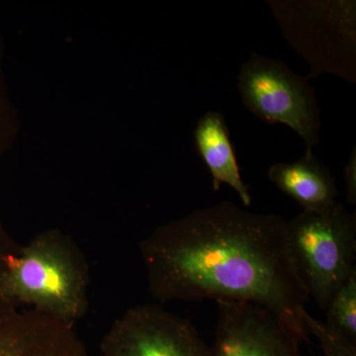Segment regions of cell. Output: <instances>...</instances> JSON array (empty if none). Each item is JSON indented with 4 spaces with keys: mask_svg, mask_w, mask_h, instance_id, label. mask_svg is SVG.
Listing matches in <instances>:
<instances>
[{
    "mask_svg": "<svg viewBox=\"0 0 356 356\" xmlns=\"http://www.w3.org/2000/svg\"><path fill=\"white\" fill-rule=\"evenodd\" d=\"M194 142L199 156L209 170L213 189L218 191L222 184L229 185L243 205L248 207L252 204V195L243 181L228 126L222 115L216 111L204 114L196 124Z\"/></svg>",
    "mask_w": 356,
    "mask_h": 356,
    "instance_id": "cell-9",
    "label": "cell"
},
{
    "mask_svg": "<svg viewBox=\"0 0 356 356\" xmlns=\"http://www.w3.org/2000/svg\"><path fill=\"white\" fill-rule=\"evenodd\" d=\"M147 285L161 302H245L282 318L302 341L309 296L290 250L287 221L229 201L159 227L140 245Z\"/></svg>",
    "mask_w": 356,
    "mask_h": 356,
    "instance_id": "cell-1",
    "label": "cell"
},
{
    "mask_svg": "<svg viewBox=\"0 0 356 356\" xmlns=\"http://www.w3.org/2000/svg\"><path fill=\"white\" fill-rule=\"evenodd\" d=\"M268 179L280 191L294 199L304 211L325 209L337 203L336 178L313 152L293 163H280L268 170Z\"/></svg>",
    "mask_w": 356,
    "mask_h": 356,
    "instance_id": "cell-8",
    "label": "cell"
},
{
    "mask_svg": "<svg viewBox=\"0 0 356 356\" xmlns=\"http://www.w3.org/2000/svg\"><path fill=\"white\" fill-rule=\"evenodd\" d=\"M324 311L325 327L356 343V270L332 295Z\"/></svg>",
    "mask_w": 356,
    "mask_h": 356,
    "instance_id": "cell-10",
    "label": "cell"
},
{
    "mask_svg": "<svg viewBox=\"0 0 356 356\" xmlns=\"http://www.w3.org/2000/svg\"><path fill=\"white\" fill-rule=\"evenodd\" d=\"M209 356H303L302 339L282 318L245 302H217Z\"/></svg>",
    "mask_w": 356,
    "mask_h": 356,
    "instance_id": "cell-6",
    "label": "cell"
},
{
    "mask_svg": "<svg viewBox=\"0 0 356 356\" xmlns=\"http://www.w3.org/2000/svg\"><path fill=\"white\" fill-rule=\"evenodd\" d=\"M290 250L309 298L324 311L356 270V215L341 202L287 221Z\"/></svg>",
    "mask_w": 356,
    "mask_h": 356,
    "instance_id": "cell-3",
    "label": "cell"
},
{
    "mask_svg": "<svg viewBox=\"0 0 356 356\" xmlns=\"http://www.w3.org/2000/svg\"><path fill=\"white\" fill-rule=\"evenodd\" d=\"M344 181H346V200L351 205L356 203V154L355 147L351 152L348 163L344 168Z\"/></svg>",
    "mask_w": 356,
    "mask_h": 356,
    "instance_id": "cell-12",
    "label": "cell"
},
{
    "mask_svg": "<svg viewBox=\"0 0 356 356\" xmlns=\"http://www.w3.org/2000/svg\"><path fill=\"white\" fill-rule=\"evenodd\" d=\"M89 268L76 243L58 231L37 236L0 262V297L74 325L88 313Z\"/></svg>",
    "mask_w": 356,
    "mask_h": 356,
    "instance_id": "cell-2",
    "label": "cell"
},
{
    "mask_svg": "<svg viewBox=\"0 0 356 356\" xmlns=\"http://www.w3.org/2000/svg\"><path fill=\"white\" fill-rule=\"evenodd\" d=\"M238 88L243 104L270 124H283L303 140L306 151L318 144L320 109L305 77L286 65L252 53L241 67Z\"/></svg>",
    "mask_w": 356,
    "mask_h": 356,
    "instance_id": "cell-4",
    "label": "cell"
},
{
    "mask_svg": "<svg viewBox=\"0 0 356 356\" xmlns=\"http://www.w3.org/2000/svg\"><path fill=\"white\" fill-rule=\"evenodd\" d=\"M102 356H209V346L186 318L161 306L132 307L114 321Z\"/></svg>",
    "mask_w": 356,
    "mask_h": 356,
    "instance_id": "cell-5",
    "label": "cell"
},
{
    "mask_svg": "<svg viewBox=\"0 0 356 356\" xmlns=\"http://www.w3.org/2000/svg\"><path fill=\"white\" fill-rule=\"evenodd\" d=\"M0 356L88 355L74 325L32 310L0 325Z\"/></svg>",
    "mask_w": 356,
    "mask_h": 356,
    "instance_id": "cell-7",
    "label": "cell"
},
{
    "mask_svg": "<svg viewBox=\"0 0 356 356\" xmlns=\"http://www.w3.org/2000/svg\"><path fill=\"white\" fill-rule=\"evenodd\" d=\"M302 322L309 336L313 334L318 339L324 356H356V343L330 331L324 323L314 318L307 310L302 314Z\"/></svg>",
    "mask_w": 356,
    "mask_h": 356,
    "instance_id": "cell-11",
    "label": "cell"
}]
</instances>
